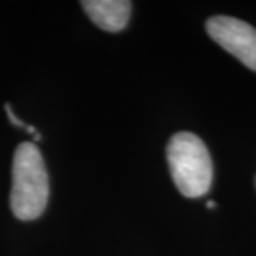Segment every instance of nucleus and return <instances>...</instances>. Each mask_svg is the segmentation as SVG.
<instances>
[{"instance_id": "obj_2", "label": "nucleus", "mask_w": 256, "mask_h": 256, "mask_svg": "<svg viewBox=\"0 0 256 256\" xmlns=\"http://www.w3.org/2000/svg\"><path fill=\"white\" fill-rule=\"evenodd\" d=\"M166 158L176 188L186 198L206 194L213 183V162L203 140L190 132L172 136Z\"/></svg>"}, {"instance_id": "obj_1", "label": "nucleus", "mask_w": 256, "mask_h": 256, "mask_svg": "<svg viewBox=\"0 0 256 256\" xmlns=\"http://www.w3.org/2000/svg\"><path fill=\"white\" fill-rule=\"evenodd\" d=\"M48 198L50 182L42 153L35 143H20L12 166V213L20 222H34L44 214Z\"/></svg>"}, {"instance_id": "obj_4", "label": "nucleus", "mask_w": 256, "mask_h": 256, "mask_svg": "<svg viewBox=\"0 0 256 256\" xmlns=\"http://www.w3.org/2000/svg\"><path fill=\"white\" fill-rule=\"evenodd\" d=\"M82 7L96 27L106 32H122L132 15V2L128 0H85Z\"/></svg>"}, {"instance_id": "obj_5", "label": "nucleus", "mask_w": 256, "mask_h": 256, "mask_svg": "<svg viewBox=\"0 0 256 256\" xmlns=\"http://www.w3.org/2000/svg\"><path fill=\"white\" fill-rule=\"evenodd\" d=\"M5 110H7V116H8V120L12 122V124L15 125V126H20V128H27V125L24 124V122H20L17 116H15V114H14V110H12V106H10L8 104L5 105Z\"/></svg>"}, {"instance_id": "obj_3", "label": "nucleus", "mask_w": 256, "mask_h": 256, "mask_svg": "<svg viewBox=\"0 0 256 256\" xmlns=\"http://www.w3.org/2000/svg\"><path fill=\"white\" fill-rule=\"evenodd\" d=\"M206 32L220 47L256 72V28L233 17H212Z\"/></svg>"}, {"instance_id": "obj_6", "label": "nucleus", "mask_w": 256, "mask_h": 256, "mask_svg": "<svg viewBox=\"0 0 256 256\" xmlns=\"http://www.w3.org/2000/svg\"><path fill=\"white\" fill-rule=\"evenodd\" d=\"M206 206H208V210H213V208H216V203H214V202H208Z\"/></svg>"}]
</instances>
